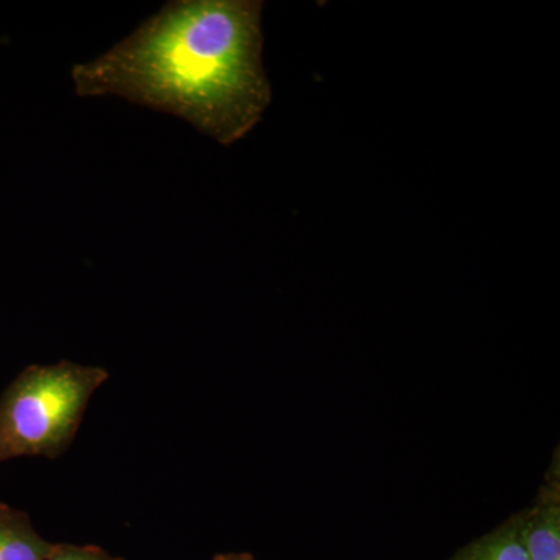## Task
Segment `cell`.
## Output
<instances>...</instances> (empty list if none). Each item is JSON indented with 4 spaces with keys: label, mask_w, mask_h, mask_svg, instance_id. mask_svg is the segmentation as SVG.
<instances>
[{
    "label": "cell",
    "mask_w": 560,
    "mask_h": 560,
    "mask_svg": "<svg viewBox=\"0 0 560 560\" xmlns=\"http://www.w3.org/2000/svg\"><path fill=\"white\" fill-rule=\"evenodd\" d=\"M261 10L259 0L168 2L102 57L73 66L75 92L172 114L232 145L271 102Z\"/></svg>",
    "instance_id": "6da1fadb"
},
{
    "label": "cell",
    "mask_w": 560,
    "mask_h": 560,
    "mask_svg": "<svg viewBox=\"0 0 560 560\" xmlns=\"http://www.w3.org/2000/svg\"><path fill=\"white\" fill-rule=\"evenodd\" d=\"M108 371L72 361L35 364L0 396V464L21 456L57 458L69 447Z\"/></svg>",
    "instance_id": "7a4b0ae2"
},
{
    "label": "cell",
    "mask_w": 560,
    "mask_h": 560,
    "mask_svg": "<svg viewBox=\"0 0 560 560\" xmlns=\"http://www.w3.org/2000/svg\"><path fill=\"white\" fill-rule=\"evenodd\" d=\"M528 560H560V458L556 448L533 506L521 511Z\"/></svg>",
    "instance_id": "3957f363"
},
{
    "label": "cell",
    "mask_w": 560,
    "mask_h": 560,
    "mask_svg": "<svg viewBox=\"0 0 560 560\" xmlns=\"http://www.w3.org/2000/svg\"><path fill=\"white\" fill-rule=\"evenodd\" d=\"M451 560H528L523 541L522 515H511L495 529L459 548Z\"/></svg>",
    "instance_id": "5b68a950"
},
{
    "label": "cell",
    "mask_w": 560,
    "mask_h": 560,
    "mask_svg": "<svg viewBox=\"0 0 560 560\" xmlns=\"http://www.w3.org/2000/svg\"><path fill=\"white\" fill-rule=\"evenodd\" d=\"M51 548L24 512L0 501V560H47Z\"/></svg>",
    "instance_id": "277c9868"
},
{
    "label": "cell",
    "mask_w": 560,
    "mask_h": 560,
    "mask_svg": "<svg viewBox=\"0 0 560 560\" xmlns=\"http://www.w3.org/2000/svg\"><path fill=\"white\" fill-rule=\"evenodd\" d=\"M47 560H114L95 548L69 547V545H60V547L51 548Z\"/></svg>",
    "instance_id": "8992f818"
},
{
    "label": "cell",
    "mask_w": 560,
    "mask_h": 560,
    "mask_svg": "<svg viewBox=\"0 0 560 560\" xmlns=\"http://www.w3.org/2000/svg\"><path fill=\"white\" fill-rule=\"evenodd\" d=\"M213 560H256L248 552H224V555H217Z\"/></svg>",
    "instance_id": "52a82bcc"
}]
</instances>
